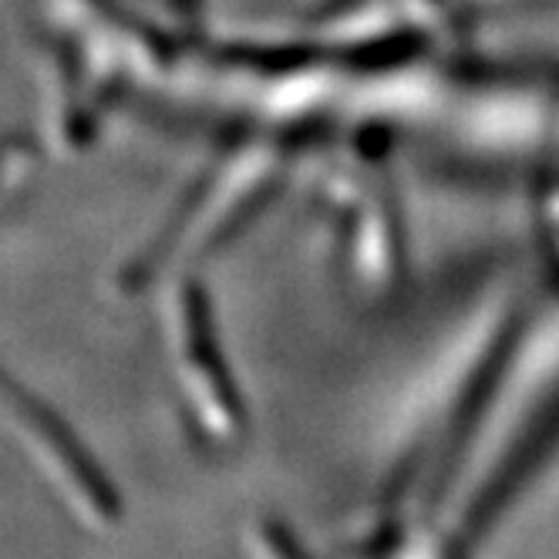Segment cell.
<instances>
[{
  "label": "cell",
  "instance_id": "cell-2",
  "mask_svg": "<svg viewBox=\"0 0 559 559\" xmlns=\"http://www.w3.org/2000/svg\"><path fill=\"white\" fill-rule=\"evenodd\" d=\"M250 549L257 559H310L300 539L273 515H257L250 523Z\"/></svg>",
  "mask_w": 559,
  "mask_h": 559
},
{
  "label": "cell",
  "instance_id": "cell-1",
  "mask_svg": "<svg viewBox=\"0 0 559 559\" xmlns=\"http://www.w3.org/2000/svg\"><path fill=\"white\" fill-rule=\"evenodd\" d=\"M8 402L14 431L21 435L34 465L45 472L51 489L61 496L64 509L88 530H111L122 519V499H118L111 478H105L98 462L74 442V435L58 418H51L17 388H11Z\"/></svg>",
  "mask_w": 559,
  "mask_h": 559
}]
</instances>
